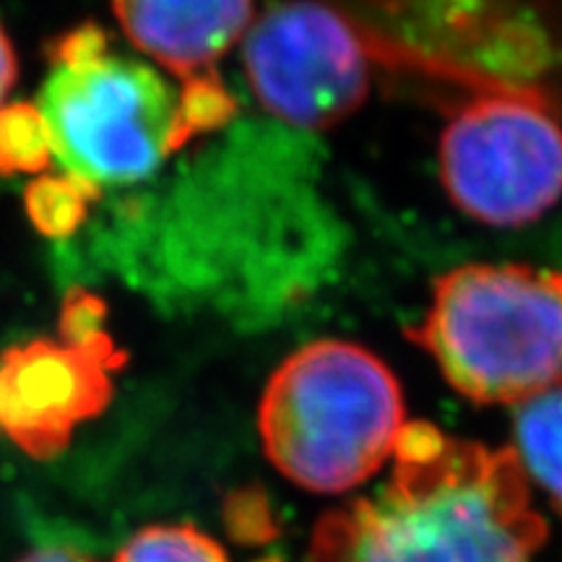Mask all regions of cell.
<instances>
[{
  "mask_svg": "<svg viewBox=\"0 0 562 562\" xmlns=\"http://www.w3.org/2000/svg\"><path fill=\"white\" fill-rule=\"evenodd\" d=\"M389 482L323 513L305 562H531L547 542L513 446L406 422Z\"/></svg>",
  "mask_w": 562,
  "mask_h": 562,
  "instance_id": "obj_1",
  "label": "cell"
},
{
  "mask_svg": "<svg viewBox=\"0 0 562 562\" xmlns=\"http://www.w3.org/2000/svg\"><path fill=\"white\" fill-rule=\"evenodd\" d=\"M404 427V393L389 364L339 339L313 341L286 357L258 406L269 461L321 495L349 492L381 472Z\"/></svg>",
  "mask_w": 562,
  "mask_h": 562,
  "instance_id": "obj_2",
  "label": "cell"
},
{
  "mask_svg": "<svg viewBox=\"0 0 562 562\" xmlns=\"http://www.w3.org/2000/svg\"><path fill=\"white\" fill-rule=\"evenodd\" d=\"M406 336L456 393L521 406L562 389V273L526 263H467L432 281Z\"/></svg>",
  "mask_w": 562,
  "mask_h": 562,
  "instance_id": "obj_3",
  "label": "cell"
},
{
  "mask_svg": "<svg viewBox=\"0 0 562 562\" xmlns=\"http://www.w3.org/2000/svg\"><path fill=\"white\" fill-rule=\"evenodd\" d=\"M440 182L456 209L487 227H524L562 199V125L533 83L476 76L448 115Z\"/></svg>",
  "mask_w": 562,
  "mask_h": 562,
  "instance_id": "obj_4",
  "label": "cell"
},
{
  "mask_svg": "<svg viewBox=\"0 0 562 562\" xmlns=\"http://www.w3.org/2000/svg\"><path fill=\"white\" fill-rule=\"evenodd\" d=\"M37 108L66 172L97 188L149 178L170 157L178 94L136 60L53 68Z\"/></svg>",
  "mask_w": 562,
  "mask_h": 562,
  "instance_id": "obj_5",
  "label": "cell"
},
{
  "mask_svg": "<svg viewBox=\"0 0 562 562\" xmlns=\"http://www.w3.org/2000/svg\"><path fill=\"white\" fill-rule=\"evenodd\" d=\"M248 83L281 123L326 131L368 100L378 32L318 3L273 5L250 24L243 45Z\"/></svg>",
  "mask_w": 562,
  "mask_h": 562,
  "instance_id": "obj_6",
  "label": "cell"
},
{
  "mask_svg": "<svg viewBox=\"0 0 562 562\" xmlns=\"http://www.w3.org/2000/svg\"><path fill=\"white\" fill-rule=\"evenodd\" d=\"M125 351L110 334L91 341L32 339L0 351V435L30 459H55L81 422L112 402Z\"/></svg>",
  "mask_w": 562,
  "mask_h": 562,
  "instance_id": "obj_7",
  "label": "cell"
},
{
  "mask_svg": "<svg viewBox=\"0 0 562 562\" xmlns=\"http://www.w3.org/2000/svg\"><path fill=\"white\" fill-rule=\"evenodd\" d=\"M112 13L140 53L182 81L216 70V60L256 21L250 3H115Z\"/></svg>",
  "mask_w": 562,
  "mask_h": 562,
  "instance_id": "obj_8",
  "label": "cell"
},
{
  "mask_svg": "<svg viewBox=\"0 0 562 562\" xmlns=\"http://www.w3.org/2000/svg\"><path fill=\"white\" fill-rule=\"evenodd\" d=\"M516 451L529 482L544 490L562 518V389L516 406Z\"/></svg>",
  "mask_w": 562,
  "mask_h": 562,
  "instance_id": "obj_9",
  "label": "cell"
},
{
  "mask_svg": "<svg viewBox=\"0 0 562 562\" xmlns=\"http://www.w3.org/2000/svg\"><path fill=\"white\" fill-rule=\"evenodd\" d=\"M100 195V188L87 180L70 178V175H40L26 186L24 206L40 235L60 240L81 229L89 201Z\"/></svg>",
  "mask_w": 562,
  "mask_h": 562,
  "instance_id": "obj_10",
  "label": "cell"
},
{
  "mask_svg": "<svg viewBox=\"0 0 562 562\" xmlns=\"http://www.w3.org/2000/svg\"><path fill=\"white\" fill-rule=\"evenodd\" d=\"M53 161L50 131L37 104L0 108V175H42Z\"/></svg>",
  "mask_w": 562,
  "mask_h": 562,
  "instance_id": "obj_11",
  "label": "cell"
},
{
  "mask_svg": "<svg viewBox=\"0 0 562 562\" xmlns=\"http://www.w3.org/2000/svg\"><path fill=\"white\" fill-rule=\"evenodd\" d=\"M115 562H229V558L195 526L154 524L133 533Z\"/></svg>",
  "mask_w": 562,
  "mask_h": 562,
  "instance_id": "obj_12",
  "label": "cell"
},
{
  "mask_svg": "<svg viewBox=\"0 0 562 562\" xmlns=\"http://www.w3.org/2000/svg\"><path fill=\"white\" fill-rule=\"evenodd\" d=\"M235 110V100H232V94L216 70L188 79L182 83L178 108H175L170 154L180 151L182 146H188L193 138L203 136V133L227 125Z\"/></svg>",
  "mask_w": 562,
  "mask_h": 562,
  "instance_id": "obj_13",
  "label": "cell"
},
{
  "mask_svg": "<svg viewBox=\"0 0 562 562\" xmlns=\"http://www.w3.org/2000/svg\"><path fill=\"white\" fill-rule=\"evenodd\" d=\"M104 321H108L104 302L100 297H94L91 292L74 290L66 294V300H63V313H60L63 341L79 344V341L97 339V336L108 334Z\"/></svg>",
  "mask_w": 562,
  "mask_h": 562,
  "instance_id": "obj_14",
  "label": "cell"
},
{
  "mask_svg": "<svg viewBox=\"0 0 562 562\" xmlns=\"http://www.w3.org/2000/svg\"><path fill=\"white\" fill-rule=\"evenodd\" d=\"M108 55V32L97 24L76 26L74 32L63 34L47 45V58L53 68H74Z\"/></svg>",
  "mask_w": 562,
  "mask_h": 562,
  "instance_id": "obj_15",
  "label": "cell"
},
{
  "mask_svg": "<svg viewBox=\"0 0 562 562\" xmlns=\"http://www.w3.org/2000/svg\"><path fill=\"white\" fill-rule=\"evenodd\" d=\"M227 529L240 542H258L271 537V513L266 497L256 492L232 495L227 503Z\"/></svg>",
  "mask_w": 562,
  "mask_h": 562,
  "instance_id": "obj_16",
  "label": "cell"
},
{
  "mask_svg": "<svg viewBox=\"0 0 562 562\" xmlns=\"http://www.w3.org/2000/svg\"><path fill=\"white\" fill-rule=\"evenodd\" d=\"M16 562H97V560L87 552L76 550V547L50 544V547H37V550L26 552L24 558Z\"/></svg>",
  "mask_w": 562,
  "mask_h": 562,
  "instance_id": "obj_17",
  "label": "cell"
},
{
  "mask_svg": "<svg viewBox=\"0 0 562 562\" xmlns=\"http://www.w3.org/2000/svg\"><path fill=\"white\" fill-rule=\"evenodd\" d=\"M13 83H16V55H13L9 34L0 26V102L5 100Z\"/></svg>",
  "mask_w": 562,
  "mask_h": 562,
  "instance_id": "obj_18",
  "label": "cell"
}]
</instances>
